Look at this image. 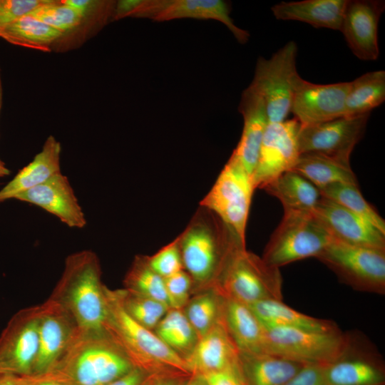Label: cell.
Wrapping results in <instances>:
<instances>
[{
	"instance_id": "cell-20",
	"label": "cell",
	"mask_w": 385,
	"mask_h": 385,
	"mask_svg": "<svg viewBox=\"0 0 385 385\" xmlns=\"http://www.w3.org/2000/svg\"><path fill=\"white\" fill-rule=\"evenodd\" d=\"M14 198L43 208L70 227L83 228L86 225L84 212L73 188L61 172Z\"/></svg>"
},
{
	"instance_id": "cell-35",
	"label": "cell",
	"mask_w": 385,
	"mask_h": 385,
	"mask_svg": "<svg viewBox=\"0 0 385 385\" xmlns=\"http://www.w3.org/2000/svg\"><path fill=\"white\" fill-rule=\"evenodd\" d=\"M123 282L125 289L169 307L164 279L151 269L145 256L135 257Z\"/></svg>"
},
{
	"instance_id": "cell-28",
	"label": "cell",
	"mask_w": 385,
	"mask_h": 385,
	"mask_svg": "<svg viewBox=\"0 0 385 385\" xmlns=\"http://www.w3.org/2000/svg\"><path fill=\"white\" fill-rule=\"evenodd\" d=\"M249 307L265 327H289L318 332L339 329L333 321L304 314L284 304L282 300L267 299Z\"/></svg>"
},
{
	"instance_id": "cell-41",
	"label": "cell",
	"mask_w": 385,
	"mask_h": 385,
	"mask_svg": "<svg viewBox=\"0 0 385 385\" xmlns=\"http://www.w3.org/2000/svg\"><path fill=\"white\" fill-rule=\"evenodd\" d=\"M284 385H327L324 376V366L305 364Z\"/></svg>"
},
{
	"instance_id": "cell-45",
	"label": "cell",
	"mask_w": 385,
	"mask_h": 385,
	"mask_svg": "<svg viewBox=\"0 0 385 385\" xmlns=\"http://www.w3.org/2000/svg\"><path fill=\"white\" fill-rule=\"evenodd\" d=\"M28 382L29 385H71L51 372L29 376Z\"/></svg>"
},
{
	"instance_id": "cell-13",
	"label": "cell",
	"mask_w": 385,
	"mask_h": 385,
	"mask_svg": "<svg viewBox=\"0 0 385 385\" xmlns=\"http://www.w3.org/2000/svg\"><path fill=\"white\" fill-rule=\"evenodd\" d=\"M327 385H384L379 353L365 337L349 334L347 343L333 361L324 366Z\"/></svg>"
},
{
	"instance_id": "cell-46",
	"label": "cell",
	"mask_w": 385,
	"mask_h": 385,
	"mask_svg": "<svg viewBox=\"0 0 385 385\" xmlns=\"http://www.w3.org/2000/svg\"><path fill=\"white\" fill-rule=\"evenodd\" d=\"M63 1L78 13L83 18L86 17L102 3V1L89 0H65Z\"/></svg>"
},
{
	"instance_id": "cell-43",
	"label": "cell",
	"mask_w": 385,
	"mask_h": 385,
	"mask_svg": "<svg viewBox=\"0 0 385 385\" xmlns=\"http://www.w3.org/2000/svg\"><path fill=\"white\" fill-rule=\"evenodd\" d=\"M154 376L133 368L127 374L105 385H147Z\"/></svg>"
},
{
	"instance_id": "cell-15",
	"label": "cell",
	"mask_w": 385,
	"mask_h": 385,
	"mask_svg": "<svg viewBox=\"0 0 385 385\" xmlns=\"http://www.w3.org/2000/svg\"><path fill=\"white\" fill-rule=\"evenodd\" d=\"M230 13L229 4L222 0H140L128 16L154 21L186 18L215 20L223 24L239 43H247L250 34L235 24Z\"/></svg>"
},
{
	"instance_id": "cell-12",
	"label": "cell",
	"mask_w": 385,
	"mask_h": 385,
	"mask_svg": "<svg viewBox=\"0 0 385 385\" xmlns=\"http://www.w3.org/2000/svg\"><path fill=\"white\" fill-rule=\"evenodd\" d=\"M370 113L342 116L326 122L301 125L298 136L299 153L322 154L349 162L355 145L363 137Z\"/></svg>"
},
{
	"instance_id": "cell-42",
	"label": "cell",
	"mask_w": 385,
	"mask_h": 385,
	"mask_svg": "<svg viewBox=\"0 0 385 385\" xmlns=\"http://www.w3.org/2000/svg\"><path fill=\"white\" fill-rule=\"evenodd\" d=\"M208 385H247L240 363L225 370L201 376Z\"/></svg>"
},
{
	"instance_id": "cell-26",
	"label": "cell",
	"mask_w": 385,
	"mask_h": 385,
	"mask_svg": "<svg viewBox=\"0 0 385 385\" xmlns=\"http://www.w3.org/2000/svg\"><path fill=\"white\" fill-rule=\"evenodd\" d=\"M240 363L247 385H284L305 365L268 352L240 353Z\"/></svg>"
},
{
	"instance_id": "cell-29",
	"label": "cell",
	"mask_w": 385,
	"mask_h": 385,
	"mask_svg": "<svg viewBox=\"0 0 385 385\" xmlns=\"http://www.w3.org/2000/svg\"><path fill=\"white\" fill-rule=\"evenodd\" d=\"M318 189L334 183L359 185L349 162L314 153H301L291 170Z\"/></svg>"
},
{
	"instance_id": "cell-49",
	"label": "cell",
	"mask_w": 385,
	"mask_h": 385,
	"mask_svg": "<svg viewBox=\"0 0 385 385\" xmlns=\"http://www.w3.org/2000/svg\"><path fill=\"white\" fill-rule=\"evenodd\" d=\"M10 174V170L5 165H0V178Z\"/></svg>"
},
{
	"instance_id": "cell-5",
	"label": "cell",
	"mask_w": 385,
	"mask_h": 385,
	"mask_svg": "<svg viewBox=\"0 0 385 385\" xmlns=\"http://www.w3.org/2000/svg\"><path fill=\"white\" fill-rule=\"evenodd\" d=\"M282 286L279 269L245 248L234 255L212 287L223 297L250 306L267 299L282 300Z\"/></svg>"
},
{
	"instance_id": "cell-37",
	"label": "cell",
	"mask_w": 385,
	"mask_h": 385,
	"mask_svg": "<svg viewBox=\"0 0 385 385\" xmlns=\"http://www.w3.org/2000/svg\"><path fill=\"white\" fill-rule=\"evenodd\" d=\"M29 15L63 34L76 28L83 19L63 1L43 0Z\"/></svg>"
},
{
	"instance_id": "cell-34",
	"label": "cell",
	"mask_w": 385,
	"mask_h": 385,
	"mask_svg": "<svg viewBox=\"0 0 385 385\" xmlns=\"http://www.w3.org/2000/svg\"><path fill=\"white\" fill-rule=\"evenodd\" d=\"M322 197L328 198L362 217L383 234L385 221L363 197L359 185L334 183L319 189Z\"/></svg>"
},
{
	"instance_id": "cell-16",
	"label": "cell",
	"mask_w": 385,
	"mask_h": 385,
	"mask_svg": "<svg viewBox=\"0 0 385 385\" xmlns=\"http://www.w3.org/2000/svg\"><path fill=\"white\" fill-rule=\"evenodd\" d=\"M78 331L73 318L56 302L48 298L41 304L38 351L32 375L50 371Z\"/></svg>"
},
{
	"instance_id": "cell-36",
	"label": "cell",
	"mask_w": 385,
	"mask_h": 385,
	"mask_svg": "<svg viewBox=\"0 0 385 385\" xmlns=\"http://www.w3.org/2000/svg\"><path fill=\"white\" fill-rule=\"evenodd\" d=\"M120 303L126 313L145 328L154 331L170 309L167 304L126 289H117Z\"/></svg>"
},
{
	"instance_id": "cell-47",
	"label": "cell",
	"mask_w": 385,
	"mask_h": 385,
	"mask_svg": "<svg viewBox=\"0 0 385 385\" xmlns=\"http://www.w3.org/2000/svg\"><path fill=\"white\" fill-rule=\"evenodd\" d=\"M0 385H29L28 376L0 371Z\"/></svg>"
},
{
	"instance_id": "cell-38",
	"label": "cell",
	"mask_w": 385,
	"mask_h": 385,
	"mask_svg": "<svg viewBox=\"0 0 385 385\" xmlns=\"http://www.w3.org/2000/svg\"><path fill=\"white\" fill-rule=\"evenodd\" d=\"M151 269L163 279L184 270L179 237L152 256H145Z\"/></svg>"
},
{
	"instance_id": "cell-27",
	"label": "cell",
	"mask_w": 385,
	"mask_h": 385,
	"mask_svg": "<svg viewBox=\"0 0 385 385\" xmlns=\"http://www.w3.org/2000/svg\"><path fill=\"white\" fill-rule=\"evenodd\" d=\"M262 189L280 201L284 212L312 213L322 197L314 185L293 170L284 173Z\"/></svg>"
},
{
	"instance_id": "cell-2",
	"label": "cell",
	"mask_w": 385,
	"mask_h": 385,
	"mask_svg": "<svg viewBox=\"0 0 385 385\" xmlns=\"http://www.w3.org/2000/svg\"><path fill=\"white\" fill-rule=\"evenodd\" d=\"M105 287L98 256L83 250L66 257L62 274L48 298L71 314L79 330L103 331Z\"/></svg>"
},
{
	"instance_id": "cell-31",
	"label": "cell",
	"mask_w": 385,
	"mask_h": 385,
	"mask_svg": "<svg viewBox=\"0 0 385 385\" xmlns=\"http://www.w3.org/2000/svg\"><path fill=\"white\" fill-rule=\"evenodd\" d=\"M63 35L29 14L0 29V37L9 43L42 51H50L51 46Z\"/></svg>"
},
{
	"instance_id": "cell-17",
	"label": "cell",
	"mask_w": 385,
	"mask_h": 385,
	"mask_svg": "<svg viewBox=\"0 0 385 385\" xmlns=\"http://www.w3.org/2000/svg\"><path fill=\"white\" fill-rule=\"evenodd\" d=\"M349 82L317 84L299 80L291 112L301 125L320 123L345 116V101Z\"/></svg>"
},
{
	"instance_id": "cell-3",
	"label": "cell",
	"mask_w": 385,
	"mask_h": 385,
	"mask_svg": "<svg viewBox=\"0 0 385 385\" xmlns=\"http://www.w3.org/2000/svg\"><path fill=\"white\" fill-rule=\"evenodd\" d=\"M196 215L179 236L183 268L192 281L214 285L240 250L245 248L237 235L215 214Z\"/></svg>"
},
{
	"instance_id": "cell-18",
	"label": "cell",
	"mask_w": 385,
	"mask_h": 385,
	"mask_svg": "<svg viewBox=\"0 0 385 385\" xmlns=\"http://www.w3.org/2000/svg\"><path fill=\"white\" fill-rule=\"evenodd\" d=\"M384 9L381 0H346L339 31L360 60L375 61L379 57L378 25Z\"/></svg>"
},
{
	"instance_id": "cell-10",
	"label": "cell",
	"mask_w": 385,
	"mask_h": 385,
	"mask_svg": "<svg viewBox=\"0 0 385 385\" xmlns=\"http://www.w3.org/2000/svg\"><path fill=\"white\" fill-rule=\"evenodd\" d=\"M266 351L305 364L327 365L344 349L349 334L339 329L318 332L289 327H265Z\"/></svg>"
},
{
	"instance_id": "cell-9",
	"label": "cell",
	"mask_w": 385,
	"mask_h": 385,
	"mask_svg": "<svg viewBox=\"0 0 385 385\" xmlns=\"http://www.w3.org/2000/svg\"><path fill=\"white\" fill-rule=\"evenodd\" d=\"M254 190L252 177L230 157L200 205L215 214L245 243Z\"/></svg>"
},
{
	"instance_id": "cell-39",
	"label": "cell",
	"mask_w": 385,
	"mask_h": 385,
	"mask_svg": "<svg viewBox=\"0 0 385 385\" xmlns=\"http://www.w3.org/2000/svg\"><path fill=\"white\" fill-rule=\"evenodd\" d=\"M170 308L183 309L190 299L192 279L184 270L164 279Z\"/></svg>"
},
{
	"instance_id": "cell-30",
	"label": "cell",
	"mask_w": 385,
	"mask_h": 385,
	"mask_svg": "<svg viewBox=\"0 0 385 385\" xmlns=\"http://www.w3.org/2000/svg\"><path fill=\"white\" fill-rule=\"evenodd\" d=\"M385 100V71L367 72L349 82L345 101V116L371 113Z\"/></svg>"
},
{
	"instance_id": "cell-25",
	"label": "cell",
	"mask_w": 385,
	"mask_h": 385,
	"mask_svg": "<svg viewBox=\"0 0 385 385\" xmlns=\"http://www.w3.org/2000/svg\"><path fill=\"white\" fill-rule=\"evenodd\" d=\"M346 0H304L279 2L272 7L279 20L298 21L315 28L340 30Z\"/></svg>"
},
{
	"instance_id": "cell-24",
	"label": "cell",
	"mask_w": 385,
	"mask_h": 385,
	"mask_svg": "<svg viewBox=\"0 0 385 385\" xmlns=\"http://www.w3.org/2000/svg\"><path fill=\"white\" fill-rule=\"evenodd\" d=\"M61 143L50 135L41 150L15 177L0 190V202L36 187L53 175L61 173Z\"/></svg>"
},
{
	"instance_id": "cell-11",
	"label": "cell",
	"mask_w": 385,
	"mask_h": 385,
	"mask_svg": "<svg viewBox=\"0 0 385 385\" xmlns=\"http://www.w3.org/2000/svg\"><path fill=\"white\" fill-rule=\"evenodd\" d=\"M41 304L24 308L0 335V371L31 376L38 351Z\"/></svg>"
},
{
	"instance_id": "cell-50",
	"label": "cell",
	"mask_w": 385,
	"mask_h": 385,
	"mask_svg": "<svg viewBox=\"0 0 385 385\" xmlns=\"http://www.w3.org/2000/svg\"><path fill=\"white\" fill-rule=\"evenodd\" d=\"M1 98H2V88H1V76H0V110L1 106Z\"/></svg>"
},
{
	"instance_id": "cell-22",
	"label": "cell",
	"mask_w": 385,
	"mask_h": 385,
	"mask_svg": "<svg viewBox=\"0 0 385 385\" xmlns=\"http://www.w3.org/2000/svg\"><path fill=\"white\" fill-rule=\"evenodd\" d=\"M239 111L243 117V129L240 141L230 157L252 177L268 119L262 97L250 85L242 94Z\"/></svg>"
},
{
	"instance_id": "cell-48",
	"label": "cell",
	"mask_w": 385,
	"mask_h": 385,
	"mask_svg": "<svg viewBox=\"0 0 385 385\" xmlns=\"http://www.w3.org/2000/svg\"><path fill=\"white\" fill-rule=\"evenodd\" d=\"M183 385H208L205 380L199 375L192 374L185 381Z\"/></svg>"
},
{
	"instance_id": "cell-32",
	"label": "cell",
	"mask_w": 385,
	"mask_h": 385,
	"mask_svg": "<svg viewBox=\"0 0 385 385\" xmlns=\"http://www.w3.org/2000/svg\"><path fill=\"white\" fill-rule=\"evenodd\" d=\"M154 332L173 351L185 358L195 347L198 337L183 309H169Z\"/></svg>"
},
{
	"instance_id": "cell-14",
	"label": "cell",
	"mask_w": 385,
	"mask_h": 385,
	"mask_svg": "<svg viewBox=\"0 0 385 385\" xmlns=\"http://www.w3.org/2000/svg\"><path fill=\"white\" fill-rule=\"evenodd\" d=\"M300 127L294 118L267 124L252 175L255 189H262L293 168L300 155L298 143Z\"/></svg>"
},
{
	"instance_id": "cell-8",
	"label": "cell",
	"mask_w": 385,
	"mask_h": 385,
	"mask_svg": "<svg viewBox=\"0 0 385 385\" xmlns=\"http://www.w3.org/2000/svg\"><path fill=\"white\" fill-rule=\"evenodd\" d=\"M316 258L354 289L384 294L385 249L332 239Z\"/></svg>"
},
{
	"instance_id": "cell-33",
	"label": "cell",
	"mask_w": 385,
	"mask_h": 385,
	"mask_svg": "<svg viewBox=\"0 0 385 385\" xmlns=\"http://www.w3.org/2000/svg\"><path fill=\"white\" fill-rule=\"evenodd\" d=\"M225 297L214 287L190 298L183 309L198 339L221 318Z\"/></svg>"
},
{
	"instance_id": "cell-44",
	"label": "cell",
	"mask_w": 385,
	"mask_h": 385,
	"mask_svg": "<svg viewBox=\"0 0 385 385\" xmlns=\"http://www.w3.org/2000/svg\"><path fill=\"white\" fill-rule=\"evenodd\" d=\"M190 376L176 373L155 375L147 385H183Z\"/></svg>"
},
{
	"instance_id": "cell-51",
	"label": "cell",
	"mask_w": 385,
	"mask_h": 385,
	"mask_svg": "<svg viewBox=\"0 0 385 385\" xmlns=\"http://www.w3.org/2000/svg\"><path fill=\"white\" fill-rule=\"evenodd\" d=\"M0 165H4V162H2V161L1 160V159H0Z\"/></svg>"
},
{
	"instance_id": "cell-40",
	"label": "cell",
	"mask_w": 385,
	"mask_h": 385,
	"mask_svg": "<svg viewBox=\"0 0 385 385\" xmlns=\"http://www.w3.org/2000/svg\"><path fill=\"white\" fill-rule=\"evenodd\" d=\"M43 0H0V29L29 14Z\"/></svg>"
},
{
	"instance_id": "cell-19",
	"label": "cell",
	"mask_w": 385,
	"mask_h": 385,
	"mask_svg": "<svg viewBox=\"0 0 385 385\" xmlns=\"http://www.w3.org/2000/svg\"><path fill=\"white\" fill-rule=\"evenodd\" d=\"M312 214L334 240L385 249V234L362 217L328 198L322 196Z\"/></svg>"
},
{
	"instance_id": "cell-21",
	"label": "cell",
	"mask_w": 385,
	"mask_h": 385,
	"mask_svg": "<svg viewBox=\"0 0 385 385\" xmlns=\"http://www.w3.org/2000/svg\"><path fill=\"white\" fill-rule=\"evenodd\" d=\"M185 360L190 374L199 376L221 371L240 363L239 350L229 334L222 316L198 339Z\"/></svg>"
},
{
	"instance_id": "cell-7",
	"label": "cell",
	"mask_w": 385,
	"mask_h": 385,
	"mask_svg": "<svg viewBox=\"0 0 385 385\" xmlns=\"http://www.w3.org/2000/svg\"><path fill=\"white\" fill-rule=\"evenodd\" d=\"M297 46L289 41L270 58H258L252 86L262 97L268 123L286 120L291 112L297 86L301 79L296 60Z\"/></svg>"
},
{
	"instance_id": "cell-4",
	"label": "cell",
	"mask_w": 385,
	"mask_h": 385,
	"mask_svg": "<svg viewBox=\"0 0 385 385\" xmlns=\"http://www.w3.org/2000/svg\"><path fill=\"white\" fill-rule=\"evenodd\" d=\"M133 368L105 330H79L48 372L71 385H105Z\"/></svg>"
},
{
	"instance_id": "cell-23",
	"label": "cell",
	"mask_w": 385,
	"mask_h": 385,
	"mask_svg": "<svg viewBox=\"0 0 385 385\" xmlns=\"http://www.w3.org/2000/svg\"><path fill=\"white\" fill-rule=\"evenodd\" d=\"M222 318L240 353L267 352L266 329L249 306L225 297Z\"/></svg>"
},
{
	"instance_id": "cell-6",
	"label": "cell",
	"mask_w": 385,
	"mask_h": 385,
	"mask_svg": "<svg viewBox=\"0 0 385 385\" xmlns=\"http://www.w3.org/2000/svg\"><path fill=\"white\" fill-rule=\"evenodd\" d=\"M332 239L312 213L284 212L262 258L267 265L279 269L295 261L317 257Z\"/></svg>"
},
{
	"instance_id": "cell-1",
	"label": "cell",
	"mask_w": 385,
	"mask_h": 385,
	"mask_svg": "<svg viewBox=\"0 0 385 385\" xmlns=\"http://www.w3.org/2000/svg\"><path fill=\"white\" fill-rule=\"evenodd\" d=\"M104 330L133 367L148 374L191 375L184 358L169 348L154 332L132 319L124 310L117 292L105 287Z\"/></svg>"
}]
</instances>
